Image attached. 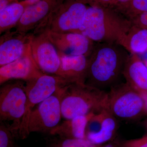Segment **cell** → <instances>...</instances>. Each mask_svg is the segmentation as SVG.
Returning a JSON list of instances; mask_svg holds the SVG:
<instances>
[{
  "label": "cell",
  "mask_w": 147,
  "mask_h": 147,
  "mask_svg": "<svg viewBox=\"0 0 147 147\" xmlns=\"http://www.w3.org/2000/svg\"><path fill=\"white\" fill-rule=\"evenodd\" d=\"M130 53L115 43L95 42L88 57L86 84L102 89L115 85Z\"/></svg>",
  "instance_id": "6da1fadb"
},
{
  "label": "cell",
  "mask_w": 147,
  "mask_h": 147,
  "mask_svg": "<svg viewBox=\"0 0 147 147\" xmlns=\"http://www.w3.org/2000/svg\"><path fill=\"white\" fill-rule=\"evenodd\" d=\"M130 19L110 7L90 6L79 33L94 42L119 45L132 27Z\"/></svg>",
  "instance_id": "7a4b0ae2"
},
{
  "label": "cell",
  "mask_w": 147,
  "mask_h": 147,
  "mask_svg": "<svg viewBox=\"0 0 147 147\" xmlns=\"http://www.w3.org/2000/svg\"><path fill=\"white\" fill-rule=\"evenodd\" d=\"M108 93L85 84H71L64 87L61 99L62 117L68 119L99 113L107 109Z\"/></svg>",
  "instance_id": "3957f363"
},
{
  "label": "cell",
  "mask_w": 147,
  "mask_h": 147,
  "mask_svg": "<svg viewBox=\"0 0 147 147\" xmlns=\"http://www.w3.org/2000/svg\"><path fill=\"white\" fill-rule=\"evenodd\" d=\"M88 8L78 0H65L32 33L35 35L44 32H79Z\"/></svg>",
  "instance_id": "277c9868"
},
{
  "label": "cell",
  "mask_w": 147,
  "mask_h": 147,
  "mask_svg": "<svg viewBox=\"0 0 147 147\" xmlns=\"http://www.w3.org/2000/svg\"><path fill=\"white\" fill-rule=\"evenodd\" d=\"M70 84L60 76L44 74L34 80L26 82V110L16 137L24 139L28 137L27 125L29 116L35 106L51 96L56 91Z\"/></svg>",
  "instance_id": "5b68a950"
},
{
  "label": "cell",
  "mask_w": 147,
  "mask_h": 147,
  "mask_svg": "<svg viewBox=\"0 0 147 147\" xmlns=\"http://www.w3.org/2000/svg\"><path fill=\"white\" fill-rule=\"evenodd\" d=\"M108 93L107 110L116 118L133 120L144 113L141 95L126 82L112 86Z\"/></svg>",
  "instance_id": "8992f818"
},
{
  "label": "cell",
  "mask_w": 147,
  "mask_h": 147,
  "mask_svg": "<svg viewBox=\"0 0 147 147\" xmlns=\"http://www.w3.org/2000/svg\"><path fill=\"white\" fill-rule=\"evenodd\" d=\"M25 84L21 81L3 85L0 89V121L11 122L9 125L16 137L26 110Z\"/></svg>",
  "instance_id": "52a82bcc"
},
{
  "label": "cell",
  "mask_w": 147,
  "mask_h": 147,
  "mask_svg": "<svg viewBox=\"0 0 147 147\" xmlns=\"http://www.w3.org/2000/svg\"><path fill=\"white\" fill-rule=\"evenodd\" d=\"M65 86L56 91L32 110L28 120V136L32 132L50 133L59 124L63 117L61 99Z\"/></svg>",
  "instance_id": "ba28073f"
},
{
  "label": "cell",
  "mask_w": 147,
  "mask_h": 147,
  "mask_svg": "<svg viewBox=\"0 0 147 147\" xmlns=\"http://www.w3.org/2000/svg\"><path fill=\"white\" fill-rule=\"evenodd\" d=\"M31 53L42 72L60 76L61 60L59 51L49 39L46 32L34 35Z\"/></svg>",
  "instance_id": "9c48e42d"
},
{
  "label": "cell",
  "mask_w": 147,
  "mask_h": 147,
  "mask_svg": "<svg viewBox=\"0 0 147 147\" xmlns=\"http://www.w3.org/2000/svg\"><path fill=\"white\" fill-rule=\"evenodd\" d=\"M34 34L11 30L0 38V66L16 60L31 52V44Z\"/></svg>",
  "instance_id": "30bf717a"
},
{
  "label": "cell",
  "mask_w": 147,
  "mask_h": 147,
  "mask_svg": "<svg viewBox=\"0 0 147 147\" xmlns=\"http://www.w3.org/2000/svg\"><path fill=\"white\" fill-rule=\"evenodd\" d=\"M45 32L58 51L69 56L84 55L88 57L95 44L94 42L81 33Z\"/></svg>",
  "instance_id": "8fae6325"
},
{
  "label": "cell",
  "mask_w": 147,
  "mask_h": 147,
  "mask_svg": "<svg viewBox=\"0 0 147 147\" xmlns=\"http://www.w3.org/2000/svg\"><path fill=\"white\" fill-rule=\"evenodd\" d=\"M37 65L31 52L16 60L0 67V84L13 79L27 82L44 74Z\"/></svg>",
  "instance_id": "7c38bea8"
},
{
  "label": "cell",
  "mask_w": 147,
  "mask_h": 147,
  "mask_svg": "<svg viewBox=\"0 0 147 147\" xmlns=\"http://www.w3.org/2000/svg\"><path fill=\"white\" fill-rule=\"evenodd\" d=\"M64 1L40 0L29 5L14 28V30L24 33L33 31Z\"/></svg>",
  "instance_id": "4fadbf2b"
},
{
  "label": "cell",
  "mask_w": 147,
  "mask_h": 147,
  "mask_svg": "<svg viewBox=\"0 0 147 147\" xmlns=\"http://www.w3.org/2000/svg\"><path fill=\"white\" fill-rule=\"evenodd\" d=\"M59 54L61 60L60 77L70 84L86 83L88 57L84 55L69 56L60 52Z\"/></svg>",
  "instance_id": "5bb4252c"
},
{
  "label": "cell",
  "mask_w": 147,
  "mask_h": 147,
  "mask_svg": "<svg viewBox=\"0 0 147 147\" xmlns=\"http://www.w3.org/2000/svg\"><path fill=\"white\" fill-rule=\"evenodd\" d=\"M123 76L125 82L139 92H147V67L139 55L130 54Z\"/></svg>",
  "instance_id": "9a60e30c"
},
{
  "label": "cell",
  "mask_w": 147,
  "mask_h": 147,
  "mask_svg": "<svg viewBox=\"0 0 147 147\" xmlns=\"http://www.w3.org/2000/svg\"><path fill=\"white\" fill-rule=\"evenodd\" d=\"M117 128V118L105 109L101 111L93 130L86 133V139L95 144L101 145L114 138Z\"/></svg>",
  "instance_id": "2e32d148"
},
{
  "label": "cell",
  "mask_w": 147,
  "mask_h": 147,
  "mask_svg": "<svg viewBox=\"0 0 147 147\" xmlns=\"http://www.w3.org/2000/svg\"><path fill=\"white\" fill-rule=\"evenodd\" d=\"M94 114L92 113L65 119L51 130L49 134L58 135L62 138L86 139V134L88 123Z\"/></svg>",
  "instance_id": "e0dca14e"
},
{
  "label": "cell",
  "mask_w": 147,
  "mask_h": 147,
  "mask_svg": "<svg viewBox=\"0 0 147 147\" xmlns=\"http://www.w3.org/2000/svg\"><path fill=\"white\" fill-rule=\"evenodd\" d=\"M30 5L28 1L22 0L12 3L0 11V34L14 28L27 7Z\"/></svg>",
  "instance_id": "ac0fdd59"
},
{
  "label": "cell",
  "mask_w": 147,
  "mask_h": 147,
  "mask_svg": "<svg viewBox=\"0 0 147 147\" xmlns=\"http://www.w3.org/2000/svg\"><path fill=\"white\" fill-rule=\"evenodd\" d=\"M131 54L147 53V29L132 25L119 44Z\"/></svg>",
  "instance_id": "d6986e66"
},
{
  "label": "cell",
  "mask_w": 147,
  "mask_h": 147,
  "mask_svg": "<svg viewBox=\"0 0 147 147\" xmlns=\"http://www.w3.org/2000/svg\"><path fill=\"white\" fill-rule=\"evenodd\" d=\"M129 19L147 12V0H131L126 5L116 9Z\"/></svg>",
  "instance_id": "ffe728a7"
},
{
  "label": "cell",
  "mask_w": 147,
  "mask_h": 147,
  "mask_svg": "<svg viewBox=\"0 0 147 147\" xmlns=\"http://www.w3.org/2000/svg\"><path fill=\"white\" fill-rule=\"evenodd\" d=\"M101 145L93 144L86 139L62 138L50 144L49 147H101Z\"/></svg>",
  "instance_id": "44dd1931"
},
{
  "label": "cell",
  "mask_w": 147,
  "mask_h": 147,
  "mask_svg": "<svg viewBox=\"0 0 147 147\" xmlns=\"http://www.w3.org/2000/svg\"><path fill=\"white\" fill-rule=\"evenodd\" d=\"M15 136L8 125L1 122L0 147H15Z\"/></svg>",
  "instance_id": "7402d4cb"
},
{
  "label": "cell",
  "mask_w": 147,
  "mask_h": 147,
  "mask_svg": "<svg viewBox=\"0 0 147 147\" xmlns=\"http://www.w3.org/2000/svg\"><path fill=\"white\" fill-rule=\"evenodd\" d=\"M119 147H147V135L123 141L119 143Z\"/></svg>",
  "instance_id": "603a6c76"
},
{
  "label": "cell",
  "mask_w": 147,
  "mask_h": 147,
  "mask_svg": "<svg viewBox=\"0 0 147 147\" xmlns=\"http://www.w3.org/2000/svg\"><path fill=\"white\" fill-rule=\"evenodd\" d=\"M131 21L133 26L147 29V12L135 16Z\"/></svg>",
  "instance_id": "cb8c5ba5"
},
{
  "label": "cell",
  "mask_w": 147,
  "mask_h": 147,
  "mask_svg": "<svg viewBox=\"0 0 147 147\" xmlns=\"http://www.w3.org/2000/svg\"><path fill=\"white\" fill-rule=\"evenodd\" d=\"M90 6H109L113 0H78Z\"/></svg>",
  "instance_id": "d4e9b609"
},
{
  "label": "cell",
  "mask_w": 147,
  "mask_h": 147,
  "mask_svg": "<svg viewBox=\"0 0 147 147\" xmlns=\"http://www.w3.org/2000/svg\"><path fill=\"white\" fill-rule=\"evenodd\" d=\"M131 0H113L109 6L110 7L117 9L126 5Z\"/></svg>",
  "instance_id": "484cf974"
},
{
  "label": "cell",
  "mask_w": 147,
  "mask_h": 147,
  "mask_svg": "<svg viewBox=\"0 0 147 147\" xmlns=\"http://www.w3.org/2000/svg\"><path fill=\"white\" fill-rule=\"evenodd\" d=\"M142 96L144 105V113H147V92H139Z\"/></svg>",
  "instance_id": "4316f807"
},
{
  "label": "cell",
  "mask_w": 147,
  "mask_h": 147,
  "mask_svg": "<svg viewBox=\"0 0 147 147\" xmlns=\"http://www.w3.org/2000/svg\"><path fill=\"white\" fill-rule=\"evenodd\" d=\"M101 147H119V144H115V143H110Z\"/></svg>",
  "instance_id": "83f0119b"
},
{
  "label": "cell",
  "mask_w": 147,
  "mask_h": 147,
  "mask_svg": "<svg viewBox=\"0 0 147 147\" xmlns=\"http://www.w3.org/2000/svg\"><path fill=\"white\" fill-rule=\"evenodd\" d=\"M142 55V56H139H139H140L142 60L144 61L146 60H147V53H145V54H143V55Z\"/></svg>",
  "instance_id": "f1b7e54d"
},
{
  "label": "cell",
  "mask_w": 147,
  "mask_h": 147,
  "mask_svg": "<svg viewBox=\"0 0 147 147\" xmlns=\"http://www.w3.org/2000/svg\"><path fill=\"white\" fill-rule=\"evenodd\" d=\"M30 3V4L32 5L34 3L37 2L40 0H27Z\"/></svg>",
  "instance_id": "f546056e"
},
{
  "label": "cell",
  "mask_w": 147,
  "mask_h": 147,
  "mask_svg": "<svg viewBox=\"0 0 147 147\" xmlns=\"http://www.w3.org/2000/svg\"><path fill=\"white\" fill-rule=\"evenodd\" d=\"M144 61V63L145 65H146V66L147 67V60H146L143 61Z\"/></svg>",
  "instance_id": "4dcf8cb0"
},
{
  "label": "cell",
  "mask_w": 147,
  "mask_h": 147,
  "mask_svg": "<svg viewBox=\"0 0 147 147\" xmlns=\"http://www.w3.org/2000/svg\"><path fill=\"white\" fill-rule=\"evenodd\" d=\"M145 125H146V127L147 129V120L146 121V123H145Z\"/></svg>",
  "instance_id": "1f68e13d"
}]
</instances>
